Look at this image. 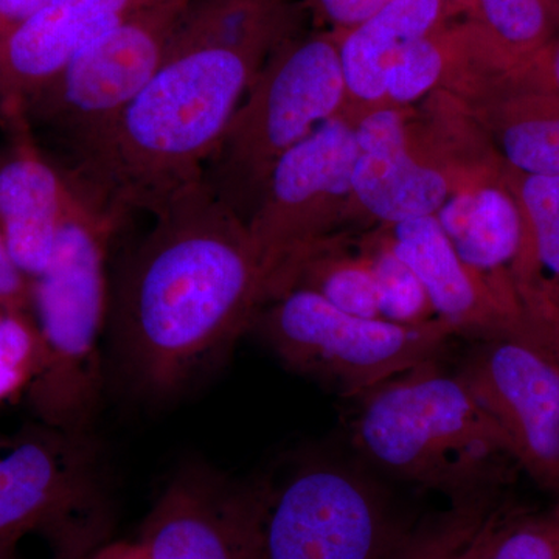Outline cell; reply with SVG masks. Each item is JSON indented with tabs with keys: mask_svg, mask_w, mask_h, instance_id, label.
Instances as JSON below:
<instances>
[{
	"mask_svg": "<svg viewBox=\"0 0 559 559\" xmlns=\"http://www.w3.org/2000/svg\"><path fill=\"white\" fill-rule=\"evenodd\" d=\"M286 28L282 0H190L156 75L64 176L116 226L204 178L210 157Z\"/></svg>",
	"mask_w": 559,
	"mask_h": 559,
	"instance_id": "cell-1",
	"label": "cell"
},
{
	"mask_svg": "<svg viewBox=\"0 0 559 559\" xmlns=\"http://www.w3.org/2000/svg\"><path fill=\"white\" fill-rule=\"evenodd\" d=\"M109 289L120 369L150 399H171L218 366L252 325L264 272L249 227L204 179L154 212Z\"/></svg>",
	"mask_w": 559,
	"mask_h": 559,
	"instance_id": "cell-2",
	"label": "cell"
},
{
	"mask_svg": "<svg viewBox=\"0 0 559 559\" xmlns=\"http://www.w3.org/2000/svg\"><path fill=\"white\" fill-rule=\"evenodd\" d=\"M353 401V450L393 479L441 492L452 503L502 495L521 473L498 423L439 359Z\"/></svg>",
	"mask_w": 559,
	"mask_h": 559,
	"instance_id": "cell-3",
	"label": "cell"
},
{
	"mask_svg": "<svg viewBox=\"0 0 559 559\" xmlns=\"http://www.w3.org/2000/svg\"><path fill=\"white\" fill-rule=\"evenodd\" d=\"M119 230L72 189L49 266L36 278V311L50 356L51 411L68 432H92L100 407V342L109 310L106 259Z\"/></svg>",
	"mask_w": 559,
	"mask_h": 559,
	"instance_id": "cell-4",
	"label": "cell"
},
{
	"mask_svg": "<svg viewBox=\"0 0 559 559\" xmlns=\"http://www.w3.org/2000/svg\"><path fill=\"white\" fill-rule=\"evenodd\" d=\"M266 300L270 307L257 310L252 325L272 353L289 370L348 400L418 364L439 359L454 336L439 319L400 325L349 314L311 289H285Z\"/></svg>",
	"mask_w": 559,
	"mask_h": 559,
	"instance_id": "cell-5",
	"label": "cell"
},
{
	"mask_svg": "<svg viewBox=\"0 0 559 559\" xmlns=\"http://www.w3.org/2000/svg\"><path fill=\"white\" fill-rule=\"evenodd\" d=\"M412 528L359 466L308 460L272 484L260 559H393Z\"/></svg>",
	"mask_w": 559,
	"mask_h": 559,
	"instance_id": "cell-6",
	"label": "cell"
},
{
	"mask_svg": "<svg viewBox=\"0 0 559 559\" xmlns=\"http://www.w3.org/2000/svg\"><path fill=\"white\" fill-rule=\"evenodd\" d=\"M345 91L340 49L330 40L290 44L238 108L202 179L231 209L242 187H264L280 156L331 120Z\"/></svg>",
	"mask_w": 559,
	"mask_h": 559,
	"instance_id": "cell-7",
	"label": "cell"
},
{
	"mask_svg": "<svg viewBox=\"0 0 559 559\" xmlns=\"http://www.w3.org/2000/svg\"><path fill=\"white\" fill-rule=\"evenodd\" d=\"M112 510L94 433L64 432L57 444L24 441L0 455V544L44 528L60 559H83L105 544Z\"/></svg>",
	"mask_w": 559,
	"mask_h": 559,
	"instance_id": "cell-8",
	"label": "cell"
},
{
	"mask_svg": "<svg viewBox=\"0 0 559 559\" xmlns=\"http://www.w3.org/2000/svg\"><path fill=\"white\" fill-rule=\"evenodd\" d=\"M189 5L190 0H162L140 10L32 95L72 154L108 130L156 75Z\"/></svg>",
	"mask_w": 559,
	"mask_h": 559,
	"instance_id": "cell-9",
	"label": "cell"
},
{
	"mask_svg": "<svg viewBox=\"0 0 559 559\" xmlns=\"http://www.w3.org/2000/svg\"><path fill=\"white\" fill-rule=\"evenodd\" d=\"M498 423L521 473L559 498V364L527 334L479 341L457 369Z\"/></svg>",
	"mask_w": 559,
	"mask_h": 559,
	"instance_id": "cell-10",
	"label": "cell"
},
{
	"mask_svg": "<svg viewBox=\"0 0 559 559\" xmlns=\"http://www.w3.org/2000/svg\"><path fill=\"white\" fill-rule=\"evenodd\" d=\"M272 484L186 463L154 502L140 543L150 559H260Z\"/></svg>",
	"mask_w": 559,
	"mask_h": 559,
	"instance_id": "cell-11",
	"label": "cell"
},
{
	"mask_svg": "<svg viewBox=\"0 0 559 559\" xmlns=\"http://www.w3.org/2000/svg\"><path fill=\"white\" fill-rule=\"evenodd\" d=\"M389 246L417 275L436 318L452 333L477 342L527 334L524 312L460 260L436 215L395 224Z\"/></svg>",
	"mask_w": 559,
	"mask_h": 559,
	"instance_id": "cell-12",
	"label": "cell"
},
{
	"mask_svg": "<svg viewBox=\"0 0 559 559\" xmlns=\"http://www.w3.org/2000/svg\"><path fill=\"white\" fill-rule=\"evenodd\" d=\"M162 0H49L0 40V83L35 95L70 60Z\"/></svg>",
	"mask_w": 559,
	"mask_h": 559,
	"instance_id": "cell-13",
	"label": "cell"
},
{
	"mask_svg": "<svg viewBox=\"0 0 559 559\" xmlns=\"http://www.w3.org/2000/svg\"><path fill=\"white\" fill-rule=\"evenodd\" d=\"M70 197L68 179L35 153L0 165V231L24 277L38 278L49 266Z\"/></svg>",
	"mask_w": 559,
	"mask_h": 559,
	"instance_id": "cell-14",
	"label": "cell"
},
{
	"mask_svg": "<svg viewBox=\"0 0 559 559\" xmlns=\"http://www.w3.org/2000/svg\"><path fill=\"white\" fill-rule=\"evenodd\" d=\"M437 219L460 260L522 310L513 275L524 246V223L514 191L484 187L460 194L441 205Z\"/></svg>",
	"mask_w": 559,
	"mask_h": 559,
	"instance_id": "cell-15",
	"label": "cell"
},
{
	"mask_svg": "<svg viewBox=\"0 0 559 559\" xmlns=\"http://www.w3.org/2000/svg\"><path fill=\"white\" fill-rule=\"evenodd\" d=\"M352 191L371 215L399 224L436 215L447 202L448 182L412 159L406 134L400 131L359 146Z\"/></svg>",
	"mask_w": 559,
	"mask_h": 559,
	"instance_id": "cell-16",
	"label": "cell"
},
{
	"mask_svg": "<svg viewBox=\"0 0 559 559\" xmlns=\"http://www.w3.org/2000/svg\"><path fill=\"white\" fill-rule=\"evenodd\" d=\"M440 13L441 0H390L355 27L340 49L347 90L360 100L384 97L390 64L409 44L429 35Z\"/></svg>",
	"mask_w": 559,
	"mask_h": 559,
	"instance_id": "cell-17",
	"label": "cell"
},
{
	"mask_svg": "<svg viewBox=\"0 0 559 559\" xmlns=\"http://www.w3.org/2000/svg\"><path fill=\"white\" fill-rule=\"evenodd\" d=\"M452 559H559V498L546 509L500 500Z\"/></svg>",
	"mask_w": 559,
	"mask_h": 559,
	"instance_id": "cell-18",
	"label": "cell"
},
{
	"mask_svg": "<svg viewBox=\"0 0 559 559\" xmlns=\"http://www.w3.org/2000/svg\"><path fill=\"white\" fill-rule=\"evenodd\" d=\"M536 81L540 91L522 94L509 106L500 146L514 171L559 176V94Z\"/></svg>",
	"mask_w": 559,
	"mask_h": 559,
	"instance_id": "cell-19",
	"label": "cell"
},
{
	"mask_svg": "<svg viewBox=\"0 0 559 559\" xmlns=\"http://www.w3.org/2000/svg\"><path fill=\"white\" fill-rule=\"evenodd\" d=\"M477 5L502 57L522 72L557 39L559 0H477Z\"/></svg>",
	"mask_w": 559,
	"mask_h": 559,
	"instance_id": "cell-20",
	"label": "cell"
},
{
	"mask_svg": "<svg viewBox=\"0 0 559 559\" xmlns=\"http://www.w3.org/2000/svg\"><path fill=\"white\" fill-rule=\"evenodd\" d=\"M502 496L452 502L450 509L414 525L393 559H452Z\"/></svg>",
	"mask_w": 559,
	"mask_h": 559,
	"instance_id": "cell-21",
	"label": "cell"
},
{
	"mask_svg": "<svg viewBox=\"0 0 559 559\" xmlns=\"http://www.w3.org/2000/svg\"><path fill=\"white\" fill-rule=\"evenodd\" d=\"M380 299V314L400 325H425L436 316L425 286L414 271L393 253L390 246L374 253L369 260Z\"/></svg>",
	"mask_w": 559,
	"mask_h": 559,
	"instance_id": "cell-22",
	"label": "cell"
},
{
	"mask_svg": "<svg viewBox=\"0 0 559 559\" xmlns=\"http://www.w3.org/2000/svg\"><path fill=\"white\" fill-rule=\"evenodd\" d=\"M443 58L439 47L426 36L409 44L385 73V95L393 102L417 100L439 81Z\"/></svg>",
	"mask_w": 559,
	"mask_h": 559,
	"instance_id": "cell-23",
	"label": "cell"
},
{
	"mask_svg": "<svg viewBox=\"0 0 559 559\" xmlns=\"http://www.w3.org/2000/svg\"><path fill=\"white\" fill-rule=\"evenodd\" d=\"M514 197L524 223V241L538 231L559 226V176L514 171Z\"/></svg>",
	"mask_w": 559,
	"mask_h": 559,
	"instance_id": "cell-24",
	"label": "cell"
},
{
	"mask_svg": "<svg viewBox=\"0 0 559 559\" xmlns=\"http://www.w3.org/2000/svg\"><path fill=\"white\" fill-rule=\"evenodd\" d=\"M33 352V336L14 316L0 318V399L21 384Z\"/></svg>",
	"mask_w": 559,
	"mask_h": 559,
	"instance_id": "cell-25",
	"label": "cell"
},
{
	"mask_svg": "<svg viewBox=\"0 0 559 559\" xmlns=\"http://www.w3.org/2000/svg\"><path fill=\"white\" fill-rule=\"evenodd\" d=\"M334 24L358 27L378 13L390 0H312Z\"/></svg>",
	"mask_w": 559,
	"mask_h": 559,
	"instance_id": "cell-26",
	"label": "cell"
},
{
	"mask_svg": "<svg viewBox=\"0 0 559 559\" xmlns=\"http://www.w3.org/2000/svg\"><path fill=\"white\" fill-rule=\"evenodd\" d=\"M49 0H0V40Z\"/></svg>",
	"mask_w": 559,
	"mask_h": 559,
	"instance_id": "cell-27",
	"label": "cell"
},
{
	"mask_svg": "<svg viewBox=\"0 0 559 559\" xmlns=\"http://www.w3.org/2000/svg\"><path fill=\"white\" fill-rule=\"evenodd\" d=\"M24 288V275L11 260L2 231H0V299L14 300Z\"/></svg>",
	"mask_w": 559,
	"mask_h": 559,
	"instance_id": "cell-28",
	"label": "cell"
},
{
	"mask_svg": "<svg viewBox=\"0 0 559 559\" xmlns=\"http://www.w3.org/2000/svg\"><path fill=\"white\" fill-rule=\"evenodd\" d=\"M530 75L543 81L559 94V36L527 69Z\"/></svg>",
	"mask_w": 559,
	"mask_h": 559,
	"instance_id": "cell-29",
	"label": "cell"
},
{
	"mask_svg": "<svg viewBox=\"0 0 559 559\" xmlns=\"http://www.w3.org/2000/svg\"><path fill=\"white\" fill-rule=\"evenodd\" d=\"M87 559H150L145 547L140 543H116L98 547Z\"/></svg>",
	"mask_w": 559,
	"mask_h": 559,
	"instance_id": "cell-30",
	"label": "cell"
},
{
	"mask_svg": "<svg viewBox=\"0 0 559 559\" xmlns=\"http://www.w3.org/2000/svg\"><path fill=\"white\" fill-rule=\"evenodd\" d=\"M11 544H0V559H13L10 554Z\"/></svg>",
	"mask_w": 559,
	"mask_h": 559,
	"instance_id": "cell-31",
	"label": "cell"
},
{
	"mask_svg": "<svg viewBox=\"0 0 559 559\" xmlns=\"http://www.w3.org/2000/svg\"><path fill=\"white\" fill-rule=\"evenodd\" d=\"M83 559H87V558H83Z\"/></svg>",
	"mask_w": 559,
	"mask_h": 559,
	"instance_id": "cell-32",
	"label": "cell"
}]
</instances>
